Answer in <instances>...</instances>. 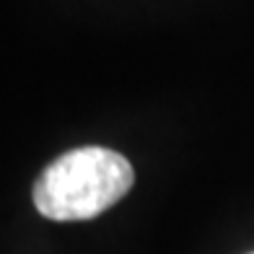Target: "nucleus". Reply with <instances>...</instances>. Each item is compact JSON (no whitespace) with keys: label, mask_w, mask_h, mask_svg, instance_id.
Returning <instances> with one entry per match:
<instances>
[{"label":"nucleus","mask_w":254,"mask_h":254,"mask_svg":"<svg viewBox=\"0 0 254 254\" xmlns=\"http://www.w3.org/2000/svg\"><path fill=\"white\" fill-rule=\"evenodd\" d=\"M135 184L122 153L101 145L67 151L34 182V205L50 221H91L120 202Z\"/></svg>","instance_id":"1"}]
</instances>
